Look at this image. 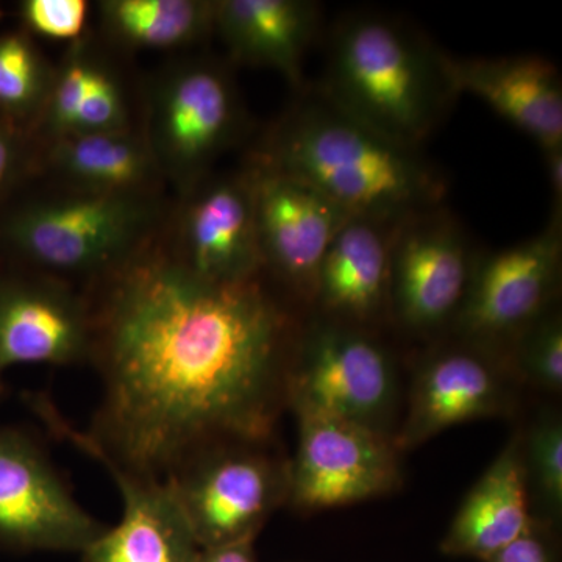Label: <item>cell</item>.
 Instances as JSON below:
<instances>
[{"mask_svg": "<svg viewBox=\"0 0 562 562\" xmlns=\"http://www.w3.org/2000/svg\"><path fill=\"white\" fill-rule=\"evenodd\" d=\"M105 465L122 498L116 527L81 552L83 562H198L199 546L168 479L140 475L109 461Z\"/></svg>", "mask_w": 562, "mask_h": 562, "instance_id": "cell-16", "label": "cell"}, {"mask_svg": "<svg viewBox=\"0 0 562 562\" xmlns=\"http://www.w3.org/2000/svg\"><path fill=\"white\" fill-rule=\"evenodd\" d=\"M390 222L351 217L328 247L317 273L314 299L325 312L369 322L390 302Z\"/></svg>", "mask_w": 562, "mask_h": 562, "instance_id": "cell-19", "label": "cell"}, {"mask_svg": "<svg viewBox=\"0 0 562 562\" xmlns=\"http://www.w3.org/2000/svg\"><path fill=\"white\" fill-rule=\"evenodd\" d=\"M238 125V98L227 74L210 63H187L155 87L147 147L158 169L190 183L227 147Z\"/></svg>", "mask_w": 562, "mask_h": 562, "instance_id": "cell-9", "label": "cell"}, {"mask_svg": "<svg viewBox=\"0 0 562 562\" xmlns=\"http://www.w3.org/2000/svg\"><path fill=\"white\" fill-rule=\"evenodd\" d=\"M179 260L211 283L257 279L262 268L251 176L231 177L199 192L183 217Z\"/></svg>", "mask_w": 562, "mask_h": 562, "instance_id": "cell-17", "label": "cell"}, {"mask_svg": "<svg viewBox=\"0 0 562 562\" xmlns=\"http://www.w3.org/2000/svg\"><path fill=\"white\" fill-rule=\"evenodd\" d=\"M49 68L22 33L0 36V114L18 120L43 109L49 92Z\"/></svg>", "mask_w": 562, "mask_h": 562, "instance_id": "cell-23", "label": "cell"}, {"mask_svg": "<svg viewBox=\"0 0 562 562\" xmlns=\"http://www.w3.org/2000/svg\"><path fill=\"white\" fill-rule=\"evenodd\" d=\"M528 494L539 509L558 519L562 512V424L557 414H546L520 435Z\"/></svg>", "mask_w": 562, "mask_h": 562, "instance_id": "cell-24", "label": "cell"}, {"mask_svg": "<svg viewBox=\"0 0 562 562\" xmlns=\"http://www.w3.org/2000/svg\"><path fill=\"white\" fill-rule=\"evenodd\" d=\"M299 443L288 464V502L303 512L339 508L383 497L402 484L390 436L364 425L292 406Z\"/></svg>", "mask_w": 562, "mask_h": 562, "instance_id": "cell-6", "label": "cell"}, {"mask_svg": "<svg viewBox=\"0 0 562 562\" xmlns=\"http://www.w3.org/2000/svg\"><path fill=\"white\" fill-rule=\"evenodd\" d=\"M561 217L528 241L495 251L473 266L457 321L469 341L490 344L519 336L547 313L560 281Z\"/></svg>", "mask_w": 562, "mask_h": 562, "instance_id": "cell-10", "label": "cell"}, {"mask_svg": "<svg viewBox=\"0 0 562 562\" xmlns=\"http://www.w3.org/2000/svg\"><path fill=\"white\" fill-rule=\"evenodd\" d=\"M412 220L398 222L392 236L387 305L406 327L432 330L457 317L475 261L453 222Z\"/></svg>", "mask_w": 562, "mask_h": 562, "instance_id": "cell-11", "label": "cell"}, {"mask_svg": "<svg viewBox=\"0 0 562 562\" xmlns=\"http://www.w3.org/2000/svg\"><path fill=\"white\" fill-rule=\"evenodd\" d=\"M265 443H214L166 476L202 549L257 539L288 502V464L266 452Z\"/></svg>", "mask_w": 562, "mask_h": 562, "instance_id": "cell-5", "label": "cell"}, {"mask_svg": "<svg viewBox=\"0 0 562 562\" xmlns=\"http://www.w3.org/2000/svg\"><path fill=\"white\" fill-rule=\"evenodd\" d=\"M487 562H550V554L546 542L542 541L541 535L532 522L519 539L509 543L506 549L492 557Z\"/></svg>", "mask_w": 562, "mask_h": 562, "instance_id": "cell-29", "label": "cell"}, {"mask_svg": "<svg viewBox=\"0 0 562 562\" xmlns=\"http://www.w3.org/2000/svg\"><path fill=\"white\" fill-rule=\"evenodd\" d=\"M117 132H127L124 98L116 79L109 70L95 65L72 135Z\"/></svg>", "mask_w": 562, "mask_h": 562, "instance_id": "cell-27", "label": "cell"}, {"mask_svg": "<svg viewBox=\"0 0 562 562\" xmlns=\"http://www.w3.org/2000/svg\"><path fill=\"white\" fill-rule=\"evenodd\" d=\"M22 146L13 122L0 114V190L16 176Z\"/></svg>", "mask_w": 562, "mask_h": 562, "instance_id": "cell-30", "label": "cell"}, {"mask_svg": "<svg viewBox=\"0 0 562 562\" xmlns=\"http://www.w3.org/2000/svg\"><path fill=\"white\" fill-rule=\"evenodd\" d=\"M87 303L54 280L0 277V376L18 364L70 366L92 357Z\"/></svg>", "mask_w": 562, "mask_h": 562, "instance_id": "cell-13", "label": "cell"}, {"mask_svg": "<svg viewBox=\"0 0 562 562\" xmlns=\"http://www.w3.org/2000/svg\"><path fill=\"white\" fill-rule=\"evenodd\" d=\"M150 221L139 195L81 192L14 211L2 236L25 260L54 273L114 272L131 260Z\"/></svg>", "mask_w": 562, "mask_h": 562, "instance_id": "cell-4", "label": "cell"}, {"mask_svg": "<svg viewBox=\"0 0 562 562\" xmlns=\"http://www.w3.org/2000/svg\"><path fill=\"white\" fill-rule=\"evenodd\" d=\"M103 530L31 436L0 430V547L81 553Z\"/></svg>", "mask_w": 562, "mask_h": 562, "instance_id": "cell-8", "label": "cell"}, {"mask_svg": "<svg viewBox=\"0 0 562 562\" xmlns=\"http://www.w3.org/2000/svg\"><path fill=\"white\" fill-rule=\"evenodd\" d=\"M103 25L114 40L136 49H173L214 29L216 2L206 0H105Z\"/></svg>", "mask_w": 562, "mask_h": 562, "instance_id": "cell-22", "label": "cell"}, {"mask_svg": "<svg viewBox=\"0 0 562 562\" xmlns=\"http://www.w3.org/2000/svg\"><path fill=\"white\" fill-rule=\"evenodd\" d=\"M319 22L308 0H220L214 29L236 60L266 66L302 83V63Z\"/></svg>", "mask_w": 562, "mask_h": 562, "instance_id": "cell-20", "label": "cell"}, {"mask_svg": "<svg viewBox=\"0 0 562 562\" xmlns=\"http://www.w3.org/2000/svg\"><path fill=\"white\" fill-rule=\"evenodd\" d=\"M250 176L262 266L314 299L322 260L353 216L310 184L266 166Z\"/></svg>", "mask_w": 562, "mask_h": 562, "instance_id": "cell-12", "label": "cell"}, {"mask_svg": "<svg viewBox=\"0 0 562 562\" xmlns=\"http://www.w3.org/2000/svg\"><path fill=\"white\" fill-rule=\"evenodd\" d=\"M262 166L310 184L353 217L402 222L443 194L442 180L417 150L382 138L328 102L292 113Z\"/></svg>", "mask_w": 562, "mask_h": 562, "instance_id": "cell-2", "label": "cell"}, {"mask_svg": "<svg viewBox=\"0 0 562 562\" xmlns=\"http://www.w3.org/2000/svg\"><path fill=\"white\" fill-rule=\"evenodd\" d=\"M439 61L453 95L482 99L542 150L562 146V83L552 61L539 55L454 58L442 52Z\"/></svg>", "mask_w": 562, "mask_h": 562, "instance_id": "cell-15", "label": "cell"}, {"mask_svg": "<svg viewBox=\"0 0 562 562\" xmlns=\"http://www.w3.org/2000/svg\"><path fill=\"white\" fill-rule=\"evenodd\" d=\"M87 16L85 0H25L21 3L25 27L44 38H77L83 32Z\"/></svg>", "mask_w": 562, "mask_h": 562, "instance_id": "cell-28", "label": "cell"}, {"mask_svg": "<svg viewBox=\"0 0 562 562\" xmlns=\"http://www.w3.org/2000/svg\"><path fill=\"white\" fill-rule=\"evenodd\" d=\"M532 525L520 435L484 471L453 517L442 553L487 562Z\"/></svg>", "mask_w": 562, "mask_h": 562, "instance_id": "cell-18", "label": "cell"}, {"mask_svg": "<svg viewBox=\"0 0 562 562\" xmlns=\"http://www.w3.org/2000/svg\"><path fill=\"white\" fill-rule=\"evenodd\" d=\"M546 155L547 176L553 195V217H561L562 209V146L542 150Z\"/></svg>", "mask_w": 562, "mask_h": 562, "instance_id": "cell-32", "label": "cell"}, {"mask_svg": "<svg viewBox=\"0 0 562 562\" xmlns=\"http://www.w3.org/2000/svg\"><path fill=\"white\" fill-rule=\"evenodd\" d=\"M517 369L528 382L547 391L562 387V324L557 313H543L517 338Z\"/></svg>", "mask_w": 562, "mask_h": 562, "instance_id": "cell-25", "label": "cell"}, {"mask_svg": "<svg viewBox=\"0 0 562 562\" xmlns=\"http://www.w3.org/2000/svg\"><path fill=\"white\" fill-rule=\"evenodd\" d=\"M292 406L384 431L397 397L394 366L375 339L350 325H316L286 372Z\"/></svg>", "mask_w": 562, "mask_h": 562, "instance_id": "cell-7", "label": "cell"}, {"mask_svg": "<svg viewBox=\"0 0 562 562\" xmlns=\"http://www.w3.org/2000/svg\"><path fill=\"white\" fill-rule=\"evenodd\" d=\"M325 98L382 138L417 150L454 95L439 52L394 21L357 16L336 31Z\"/></svg>", "mask_w": 562, "mask_h": 562, "instance_id": "cell-3", "label": "cell"}, {"mask_svg": "<svg viewBox=\"0 0 562 562\" xmlns=\"http://www.w3.org/2000/svg\"><path fill=\"white\" fill-rule=\"evenodd\" d=\"M476 344L449 347L424 362L401 431L392 439L398 452L419 447L457 425L498 416L508 408L505 373L482 344Z\"/></svg>", "mask_w": 562, "mask_h": 562, "instance_id": "cell-14", "label": "cell"}, {"mask_svg": "<svg viewBox=\"0 0 562 562\" xmlns=\"http://www.w3.org/2000/svg\"><path fill=\"white\" fill-rule=\"evenodd\" d=\"M92 321L102 405L83 432L36 397L52 431L155 479L214 443L268 441L286 390L288 321L257 279L211 283L180 260L131 258Z\"/></svg>", "mask_w": 562, "mask_h": 562, "instance_id": "cell-1", "label": "cell"}, {"mask_svg": "<svg viewBox=\"0 0 562 562\" xmlns=\"http://www.w3.org/2000/svg\"><path fill=\"white\" fill-rule=\"evenodd\" d=\"M94 68L95 63L87 57L81 47H76L60 70L52 77L49 92L41 110L44 125L54 140L72 135Z\"/></svg>", "mask_w": 562, "mask_h": 562, "instance_id": "cell-26", "label": "cell"}, {"mask_svg": "<svg viewBox=\"0 0 562 562\" xmlns=\"http://www.w3.org/2000/svg\"><path fill=\"white\" fill-rule=\"evenodd\" d=\"M0 391H2V383H0Z\"/></svg>", "mask_w": 562, "mask_h": 562, "instance_id": "cell-33", "label": "cell"}, {"mask_svg": "<svg viewBox=\"0 0 562 562\" xmlns=\"http://www.w3.org/2000/svg\"><path fill=\"white\" fill-rule=\"evenodd\" d=\"M198 562H257L255 539H243L201 550Z\"/></svg>", "mask_w": 562, "mask_h": 562, "instance_id": "cell-31", "label": "cell"}, {"mask_svg": "<svg viewBox=\"0 0 562 562\" xmlns=\"http://www.w3.org/2000/svg\"><path fill=\"white\" fill-rule=\"evenodd\" d=\"M49 157L81 192L139 195L158 169L147 144L127 132L65 136L54 140Z\"/></svg>", "mask_w": 562, "mask_h": 562, "instance_id": "cell-21", "label": "cell"}]
</instances>
